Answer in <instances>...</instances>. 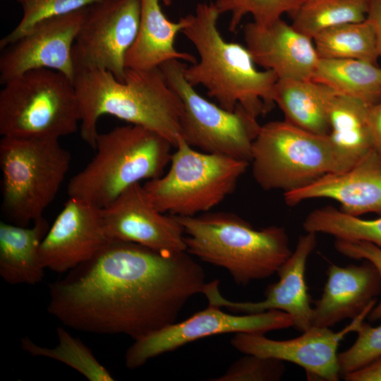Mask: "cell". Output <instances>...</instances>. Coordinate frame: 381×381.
Instances as JSON below:
<instances>
[{"label":"cell","mask_w":381,"mask_h":381,"mask_svg":"<svg viewBox=\"0 0 381 381\" xmlns=\"http://www.w3.org/2000/svg\"><path fill=\"white\" fill-rule=\"evenodd\" d=\"M206 283L203 269L186 251L110 240L49 284L47 310L75 329L136 340L175 322Z\"/></svg>","instance_id":"obj_1"},{"label":"cell","mask_w":381,"mask_h":381,"mask_svg":"<svg viewBox=\"0 0 381 381\" xmlns=\"http://www.w3.org/2000/svg\"><path fill=\"white\" fill-rule=\"evenodd\" d=\"M73 84L80 109V136L93 150L97 123L104 114L154 131L174 147L183 138V103L159 68H126L123 82L107 70L83 68L75 71Z\"/></svg>","instance_id":"obj_2"},{"label":"cell","mask_w":381,"mask_h":381,"mask_svg":"<svg viewBox=\"0 0 381 381\" xmlns=\"http://www.w3.org/2000/svg\"><path fill=\"white\" fill-rule=\"evenodd\" d=\"M219 16L214 2L199 3L194 14L186 16L181 32L195 47L199 61L186 66L184 77L193 87H205L224 109L240 104L258 118L273 107L278 77L272 71L258 70L246 47L222 37L217 25Z\"/></svg>","instance_id":"obj_3"},{"label":"cell","mask_w":381,"mask_h":381,"mask_svg":"<svg viewBox=\"0 0 381 381\" xmlns=\"http://www.w3.org/2000/svg\"><path fill=\"white\" fill-rule=\"evenodd\" d=\"M175 217L183 228L186 252L226 269L238 285L270 277L292 253L289 236L280 226L255 229L226 212Z\"/></svg>","instance_id":"obj_4"},{"label":"cell","mask_w":381,"mask_h":381,"mask_svg":"<svg viewBox=\"0 0 381 381\" xmlns=\"http://www.w3.org/2000/svg\"><path fill=\"white\" fill-rule=\"evenodd\" d=\"M172 144L158 133L128 124L99 133L91 161L68 184L69 198L104 208L126 189L164 174Z\"/></svg>","instance_id":"obj_5"},{"label":"cell","mask_w":381,"mask_h":381,"mask_svg":"<svg viewBox=\"0 0 381 381\" xmlns=\"http://www.w3.org/2000/svg\"><path fill=\"white\" fill-rule=\"evenodd\" d=\"M358 161L338 148L328 135L274 121L261 126L250 163L253 176L262 189L284 193L327 174L346 171Z\"/></svg>","instance_id":"obj_6"},{"label":"cell","mask_w":381,"mask_h":381,"mask_svg":"<svg viewBox=\"0 0 381 381\" xmlns=\"http://www.w3.org/2000/svg\"><path fill=\"white\" fill-rule=\"evenodd\" d=\"M3 85L2 137L59 140L78 129V97L73 82L63 73L48 68L33 69Z\"/></svg>","instance_id":"obj_7"},{"label":"cell","mask_w":381,"mask_h":381,"mask_svg":"<svg viewBox=\"0 0 381 381\" xmlns=\"http://www.w3.org/2000/svg\"><path fill=\"white\" fill-rule=\"evenodd\" d=\"M59 140L1 138L2 210L13 224L28 226L42 217L59 192L71 162Z\"/></svg>","instance_id":"obj_8"},{"label":"cell","mask_w":381,"mask_h":381,"mask_svg":"<svg viewBox=\"0 0 381 381\" xmlns=\"http://www.w3.org/2000/svg\"><path fill=\"white\" fill-rule=\"evenodd\" d=\"M175 148L167 172L143 185L155 206L171 216L191 217L210 211L234 190L250 164L202 152L183 138Z\"/></svg>","instance_id":"obj_9"},{"label":"cell","mask_w":381,"mask_h":381,"mask_svg":"<svg viewBox=\"0 0 381 381\" xmlns=\"http://www.w3.org/2000/svg\"><path fill=\"white\" fill-rule=\"evenodd\" d=\"M186 66L180 60L173 59L159 67L183 103V139L202 152L250 163L253 143L261 127L257 118L240 104L229 111L202 97L186 80Z\"/></svg>","instance_id":"obj_10"},{"label":"cell","mask_w":381,"mask_h":381,"mask_svg":"<svg viewBox=\"0 0 381 381\" xmlns=\"http://www.w3.org/2000/svg\"><path fill=\"white\" fill-rule=\"evenodd\" d=\"M140 0H106L89 6L73 44L75 71L98 68L125 79L126 54L139 28Z\"/></svg>","instance_id":"obj_11"},{"label":"cell","mask_w":381,"mask_h":381,"mask_svg":"<svg viewBox=\"0 0 381 381\" xmlns=\"http://www.w3.org/2000/svg\"><path fill=\"white\" fill-rule=\"evenodd\" d=\"M293 327L291 317L280 310L236 315L208 305L188 319L174 322L138 339L128 349L125 363L135 369L149 359L208 336L226 333H258Z\"/></svg>","instance_id":"obj_12"},{"label":"cell","mask_w":381,"mask_h":381,"mask_svg":"<svg viewBox=\"0 0 381 381\" xmlns=\"http://www.w3.org/2000/svg\"><path fill=\"white\" fill-rule=\"evenodd\" d=\"M375 304L370 305L339 332L328 327L311 326L298 337L274 340L265 334L238 332L231 345L244 354L288 361L303 368L308 378L337 381L341 376L338 348L341 341L369 315Z\"/></svg>","instance_id":"obj_13"},{"label":"cell","mask_w":381,"mask_h":381,"mask_svg":"<svg viewBox=\"0 0 381 381\" xmlns=\"http://www.w3.org/2000/svg\"><path fill=\"white\" fill-rule=\"evenodd\" d=\"M88 9L44 19L6 47L0 57L1 83L39 68L59 71L73 82L72 49Z\"/></svg>","instance_id":"obj_14"},{"label":"cell","mask_w":381,"mask_h":381,"mask_svg":"<svg viewBox=\"0 0 381 381\" xmlns=\"http://www.w3.org/2000/svg\"><path fill=\"white\" fill-rule=\"evenodd\" d=\"M316 234L307 232L299 237L294 250L277 272L278 282L267 287L265 299L258 302L229 301L220 294L218 280L206 283L202 294L210 305L225 307L236 313L283 311L291 317L296 329L301 332L308 329L313 326V307L306 281V268L317 243Z\"/></svg>","instance_id":"obj_15"},{"label":"cell","mask_w":381,"mask_h":381,"mask_svg":"<svg viewBox=\"0 0 381 381\" xmlns=\"http://www.w3.org/2000/svg\"><path fill=\"white\" fill-rule=\"evenodd\" d=\"M102 212L109 240L133 242L160 252L186 251L182 225L174 216L160 212L140 183L126 189Z\"/></svg>","instance_id":"obj_16"},{"label":"cell","mask_w":381,"mask_h":381,"mask_svg":"<svg viewBox=\"0 0 381 381\" xmlns=\"http://www.w3.org/2000/svg\"><path fill=\"white\" fill-rule=\"evenodd\" d=\"M109 241L102 209L69 198L41 242L40 260L45 269L68 272L90 260Z\"/></svg>","instance_id":"obj_17"},{"label":"cell","mask_w":381,"mask_h":381,"mask_svg":"<svg viewBox=\"0 0 381 381\" xmlns=\"http://www.w3.org/2000/svg\"><path fill=\"white\" fill-rule=\"evenodd\" d=\"M244 40L255 63L278 79L312 80L319 56L313 40L282 18L267 25L244 26Z\"/></svg>","instance_id":"obj_18"},{"label":"cell","mask_w":381,"mask_h":381,"mask_svg":"<svg viewBox=\"0 0 381 381\" xmlns=\"http://www.w3.org/2000/svg\"><path fill=\"white\" fill-rule=\"evenodd\" d=\"M284 196L290 206L308 199L330 198L339 202L341 211L352 216L381 214V155L373 150L349 170L327 174Z\"/></svg>","instance_id":"obj_19"},{"label":"cell","mask_w":381,"mask_h":381,"mask_svg":"<svg viewBox=\"0 0 381 381\" xmlns=\"http://www.w3.org/2000/svg\"><path fill=\"white\" fill-rule=\"evenodd\" d=\"M381 293V277L368 260L361 265H329L320 297L314 301L313 325L332 327L341 320L353 319L377 303Z\"/></svg>","instance_id":"obj_20"},{"label":"cell","mask_w":381,"mask_h":381,"mask_svg":"<svg viewBox=\"0 0 381 381\" xmlns=\"http://www.w3.org/2000/svg\"><path fill=\"white\" fill-rule=\"evenodd\" d=\"M186 25V16L176 23L170 21L162 12L159 0H140L138 31L126 56V68L154 69L173 59L195 63L194 56L179 52L174 46L176 35Z\"/></svg>","instance_id":"obj_21"},{"label":"cell","mask_w":381,"mask_h":381,"mask_svg":"<svg viewBox=\"0 0 381 381\" xmlns=\"http://www.w3.org/2000/svg\"><path fill=\"white\" fill-rule=\"evenodd\" d=\"M49 225L42 217L31 227L0 222V275L11 284H35L44 276L39 256Z\"/></svg>","instance_id":"obj_22"},{"label":"cell","mask_w":381,"mask_h":381,"mask_svg":"<svg viewBox=\"0 0 381 381\" xmlns=\"http://www.w3.org/2000/svg\"><path fill=\"white\" fill-rule=\"evenodd\" d=\"M337 93L312 80L278 79L274 102L286 122L320 135L329 133V109Z\"/></svg>","instance_id":"obj_23"},{"label":"cell","mask_w":381,"mask_h":381,"mask_svg":"<svg viewBox=\"0 0 381 381\" xmlns=\"http://www.w3.org/2000/svg\"><path fill=\"white\" fill-rule=\"evenodd\" d=\"M312 80L369 105L381 99V68L367 61L320 58Z\"/></svg>","instance_id":"obj_24"},{"label":"cell","mask_w":381,"mask_h":381,"mask_svg":"<svg viewBox=\"0 0 381 381\" xmlns=\"http://www.w3.org/2000/svg\"><path fill=\"white\" fill-rule=\"evenodd\" d=\"M370 106L359 99L337 94L329 109V139L357 160L373 150L368 121Z\"/></svg>","instance_id":"obj_25"},{"label":"cell","mask_w":381,"mask_h":381,"mask_svg":"<svg viewBox=\"0 0 381 381\" xmlns=\"http://www.w3.org/2000/svg\"><path fill=\"white\" fill-rule=\"evenodd\" d=\"M313 40L321 59H356L375 65L380 59L374 28L367 18L325 30Z\"/></svg>","instance_id":"obj_26"},{"label":"cell","mask_w":381,"mask_h":381,"mask_svg":"<svg viewBox=\"0 0 381 381\" xmlns=\"http://www.w3.org/2000/svg\"><path fill=\"white\" fill-rule=\"evenodd\" d=\"M368 0H303L292 14L291 25L313 40L321 32L366 19Z\"/></svg>","instance_id":"obj_27"},{"label":"cell","mask_w":381,"mask_h":381,"mask_svg":"<svg viewBox=\"0 0 381 381\" xmlns=\"http://www.w3.org/2000/svg\"><path fill=\"white\" fill-rule=\"evenodd\" d=\"M56 334L58 344L53 348L37 345L27 337L20 339V345L30 355L61 362L90 381L114 380L110 372L80 339L73 337L61 327H57Z\"/></svg>","instance_id":"obj_28"},{"label":"cell","mask_w":381,"mask_h":381,"mask_svg":"<svg viewBox=\"0 0 381 381\" xmlns=\"http://www.w3.org/2000/svg\"><path fill=\"white\" fill-rule=\"evenodd\" d=\"M303 227L306 232L326 234L336 239L368 241L381 248V217L363 219L325 206L310 212Z\"/></svg>","instance_id":"obj_29"},{"label":"cell","mask_w":381,"mask_h":381,"mask_svg":"<svg viewBox=\"0 0 381 381\" xmlns=\"http://www.w3.org/2000/svg\"><path fill=\"white\" fill-rule=\"evenodd\" d=\"M303 0H216L214 4L219 14H231L229 29L234 32L243 17L251 15L253 22L267 25L286 13L293 14Z\"/></svg>","instance_id":"obj_30"},{"label":"cell","mask_w":381,"mask_h":381,"mask_svg":"<svg viewBox=\"0 0 381 381\" xmlns=\"http://www.w3.org/2000/svg\"><path fill=\"white\" fill-rule=\"evenodd\" d=\"M106 0H22L23 17L16 27L0 41L4 49L18 40L37 23L67 14Z\"/></svg>","instance_id":"obj_31"},{"label":"cell","mask_w":381,"mask_h":381,"mask_svg":"<svg viewBox=\"0 0 381 381\" xmlns=\"http://www.w3.org/2000/svg\"><path fill=\"white\" fill-rule=\"evenodd\" d=\"M355 342L338 353L341 376L356 370L381 356V325L372 327L363 321L356 329Z\"/></svg>","instance_id":"obj_32"},{"label":"cell","mask_w":381,"mask_h":381,"mask_svg":"<svg viewBox=\"0 0 381 381\" xmlns=\"http://www.w3.org/2000/svg\"><path fill=\"white\" fill-rule=\"evenodd\" d=\"M286 368L284 361L269 357L246 354L213 381H277Z\"/></svg>","instance_id":"obj_33"},{"label":"cell","mask_w":381,"mask_h":381,"mask_svg":"<svg viewBox=\"0 0 381 381\" xmlns=\"http://www.w3.org/2000/svg\"><path fill=\"white\" fill-rule=\"evenodd\" d=\"M335 249L340 254L356 260H365L371 262L381 277V248L365 241L336 239ZM370 321L381 320V300L374 306L369 315Z\"/></svg>","instance_id":"obj_34"},{"label":"cell","mask_w":381,"mask_h":381,"mask_svg":"<svg viewBox=\"0 0 381 381\" xmlns=\"http://www.w3.org/2000/svg\"><path fill=\"white\" fill-rule=\"evenodd\" d=\"M342 377L346 381H381V356Z\"/></svg>","instance_id":"obj_35"},{"label":"cell","mask_w":381,"mask_h":381,"mask_svg":"<svg viewBox=\"0 0 381 381\" xmlns=\"http://www.w3.org/2000/svg\"><path fill=\"white\" fill-rule=\"evenodd\" d=\"M368 121L373 150L381 155V99L370 106Z\"/></svg>","instance_id":"obj_36"},{"label":"cell","mask_w":381,"mask_h":381,"mask_svg":"<svg viewBox=\"0 0 381 381\" xmlns=\"http://www.w3.org/2000/svg\"><path fill=\"white\" fill-rule=\"evenodd\" d=\"M367 18L374 28L378 54L381 58V0H368Z\"/></svg>","instance_id":"obj_37"},{"label":"cell","mask_w":381,"mask_h":381,"mask_svg":"<svg viewBox=\"0 0 381 381\" xmlns=\"http://www.w3.org/2000/svg\"><path fill=\"white\" fill-rule=\"evenodd\" d=\"M18 2H20L22 0H18Z\"/></svg>","instance_id":"obj_38"}]
</instances>
